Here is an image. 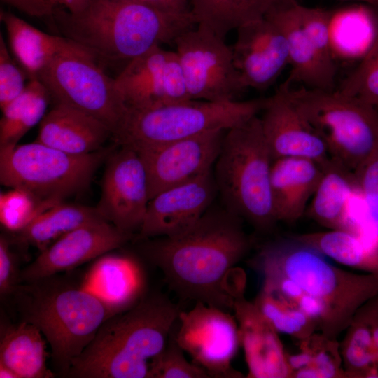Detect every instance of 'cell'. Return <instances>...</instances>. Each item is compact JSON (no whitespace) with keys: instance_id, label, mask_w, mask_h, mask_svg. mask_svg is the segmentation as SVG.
<instances>
[{"instance_id":"1","label":"cell","mask_w":378,"mask_h":378,"mask_svg":"<svg viewBox=\"0 0 378 378\" xmlns=\"http://www.w3.org/2000/svg\"><path fill=\"white\" fill-rule=\"evenodd\" d=\"M242 221L225 206H210L186 230L144 239L140 250L181 298L229 312L233 309L230 275L251 247Z\"/></svg>"},{"instance_id":"2","label":"cell","mask_w":378,"mask_h":378,"mask_svg":"<svg viewBox=\"0 0 378 378\" xmlns=\"http://www.w3.org/2000/svg\"><path fill=\"white\" fill-rule=\"evenodd\" d=\"M53 24L98 61L125 66L156 46L174 43L196 22L191 12L172 14L143 1L90 0L75 14L56 8Z\"/></svg>"},{"instance_id":"3","label":"cell","mask_w":378,"mask_h":378,"mask_svg":"<svg viewBox=\"0 0 378 378\" xmlns=\"http://www.w3.org/2000/svg\"><path fill=\"white\" fill-rule=\"evenodd\" d=\"M180 312L164 295L145 294L103 323L65 377L149 378L150 364L167 345Z\"/></svg>"},{"instance_id":"4","label":"cell","mask_w":378,"mask_h":378,"mask_svg":"<svg viewBox=\"0 0 378 378\" xmlns=\"http://www.w3.org/2000/svg\"><path fill=\"white\" fill-rule=\"evenodd\" d=\"M55 276L22 282L11 298L20 321L41 332L55 370L66 377L103 323L118 312L94 293Z\"/></svg>"},{"instance_id":"5","label":"cell","mask_w":378,"mask_h":378,"mask_svg":"<svg viewBox=\"0 0 378 378\" xmlns=\"http://www.w3.org/2000/svg\"><path fill=\"white\" fill-rule=\"evenodd\" d=\"M326 258L290 236L264 245L252 265L261 274H279L293 279L304 293L325 302L339 336L358 311L378 297V275L347 271Z\"/></svg>"},{"instance_id":"6","label":"cell","mask_w":378,"mask_h":378,"mask_svg":"<svg viewBox=\"0 0 378 378\" xmlns=\"http://www.w3.org/2000/svg\"><path fill=\"white\" fill-rule=\"evenodd\" d=\"M272 161L257 115L225 132L213 169L224 206L260 231L278 222L271 193Z\"/></svg>"},{"instance_id":"7","label":"cell","mask_w":378,"mask_h":378,"mask_svg":"<svg viewBox=\"0 0 378 378\" xmlns=\"http://www.w3.org/2000/svg\"><path fill=\"white\" fill-rule=\"evenodd\" d=\"M267 98L245 101L190 100L126 109L112 138L120 146L140 149L227 130L262 111Z\"/></svg>"},{"instance_id":"8","label":"cell","mask_w":378,"mask_h":378,"mask_svg":"<svg viewBox=\"0 0 378 378\" xmlns=\"http://www.w3.org/2000/svg\"><path fill=\"white\" fill-rule=\"evenodd\" d=\"M293 106L326 144L332 158L353 174L378 150L375 106L338 90L281 85Z\"/></svg>"},{"instance_id":"9","label":"cell","mask_w":378,"mask_h":378,"mask_svg":"<svg viewBox=\"0 0 378 378\" xmlns=\"http://www.w3.org/2000/svg\"><path fill=\"white\" fill-rule=\"evenodd\" d=\"M110 151L102 148L74 155L37 141L0 146V182L22 190L39 202H64L88 188Z\"/></svg>"},{"instance_id":"10","label":"cell","mask_w":378,"mask_h":378,"mask_svg":"<svg viewBox=\"0 0 378 378\" xmlns=\"http://www.w3.org/2000/svg\"><path fill=\"white\" fill-rule=\"evenodd\" d=\"M330 10L308 7L298 0H276L264 17L284 33L290 71L282 84L335 90L337 66L331 41Z\"/></svg>"},{"instance_id":"11","label":"cell","mask_w":378,"mask_h":378,"mask_svg":"<svg viewBox=\"0 0 378 378\" xmlns=\"http://www.w3.org/2000/svg\"><path fill=\"white\" fill-rule=\"evenodd\" d=\"M55 103L80 110L102 121L112 132L126 112L115 85L90 51L68 38L37 78Z\"/></svg>"},{"instance_id":"12","label":"cell","mask_w":378,"mask_h":378,"mask_svg":"<svg viewBox=\"0 0 378 378\" xmlns=\"http://www.w3.org/2000/svg\"><path fill=\"white\" fill-rule=\"evenodd\" d=\"M192 100L228 102L246 90L225 38L197 25L174 40Z\"/></svg>"},{"instance_id":"13","label":"cell","mask_w":378,"mask_h":378,"mask_svg":"<svg viewBox=\"0 0 378 378\" xmlns=\"http://www.w3.org/2000/svg\"><path fill=\"white\" fill-rule=\"evenodd\" d=\"M180 326L174 336L179 346L211 377L239 378L232 367L241 346L234 316L221 309L197 302L188 312H180Z\"/></svg>"},{"instance_id":"14","label":"cell","mask_w":378,"mask_h":378,"mask_svg":"<svg viewBox=\"0 0 378 378\" xmlns=\"http://www.w3.org/2000/svg\"><path fill=\"white\" fill-rule=\"evenodd\" d=\"M101 186L95 206L101 216L123 232H139L150 201L147 172L139 154L127 146L110 153Z\"/></svg>"},{"instance_id":"15","label":"cell","mask_w":378,"mask_h":378,"mask_svg":"<svg viewBox=\"0 0 378 378\" xmlns=\"http://www.w3.org/2000/svg\"><path fill=\"white\" fill-rule=\"evenodd\" d=\"M227 130H216L163 145L134 149L146 169L150 200L160 192L213 169Z\"/></svg>"},{"instance_id":"16","label":"cell","mask_w":378,"mask_h":378,"mask_svg":"<svg viewBox=\"0 0 378 378\" xmlns=\"http://www.w3.org/2000/svg\"><path fill=\"white\" fill-rule=\"evenodd\" d=\"M133 236L106 220L82 225L41 251L31 263L22 270L21 283L71 270L120 248Z\"/></svg>"},{"instance_id":"17","label":"cell","mask_w":378,"mask_h":378,"mask_svg":"<svg viewBox=\"0 0 378 378\" xmlns=\"http://www.w3.org/2000/svg\"><path fill=\"white\" fill-rule=\"evenodd\" d=\"M232 48L234 65L244 87L268 89L289 65V52L281 29L265 17L237 29Z\"/></svg>"},{"instance_id":"18","label":"cell","mask_w":378,"mask_h":378,"mask_svg":"<svg viewBox=\"0 0 378 378\" xmlns=\"http://www.w3.org/2000/svg\"><path fill=\"white\" fill-rule=\"evenodd\" d=\"M217 193L213 169L160 192L149 201L138 238L169 237L183 232L209 209Z\"/></svg>"},{"instance_id":"19","label":"cell","mask_w":378,"mask_h":378,"mask_svg":"<svg viewBox=\"0 0 378 378\" xmlns=\"http://www.w3.org/2000/svg\"><path fill=\"white\" fill-rule=\"evenodd\" d=\"M260 118L272 160L288 157L314 160L324 167L332 159L328 147L280 85L267 97Z\"/></svg>"},{"instance_id":"20","label":"cell","mask_w":378,"mask_h":378,"mask_svg":"<svg viewBox=\"0 0 378 378\" xmlns=\"http://www.w3.org/2000/svg\"><path fill=\"white\" fill-rule=\"evenodd\" d=\"M244 281L233 282L230 293L248 378H287L291 371L278 332L244 295Z\"/></svg>"},{"instance_id":"21","label":"cell","mask_w":378,"mask_h":378,"mask_svg":"<svg viewBox=\"0 0 378 378\" xmlns=\"http://www.w3.org/2000/svg\"><path fill=\"white\" fill-rule=\"evenodd\" d=\"M112 136L111 130L96 118L55 103L40 122L36 141L67 153L85 155L102 149Z\"/></svg>"},{"instance_id":"22","label":"cell","mask_w":378,"mask_h":378,"mask_svg":"<svg viewBox=\"0 0 378 378\" xmlns=\"http://www.w3.org/2000/svg\"><path fill=\"white\" fill-rule=\"evenodd\" d=\"M323 172L318 163L307 158L288 157L272 161L271 193L278 222L293 223L305 214Z\"/></svg>"},{"instance_id":"23","label":"cell","mask_w":378,"mask_h":378,"mask_svg":"<svg viewBox=\"0 0 378 378\" xmlns=\"http://www.w3.org/2000/svg\"><path fill=\"white\" fill-rule=\"evenodd\" d=\"M168 52L156 46L132 59L114 78L126 109L164 104V66Z\"/></svg>"},{"instance_id":"24","label":"cell","mask_w":378,"mask_h":378,"mask_svg":"<svg viewBox=\"0 0 378 378\" xmlns=\"http://www.w3.org/2000/svg\"><path fill=\"white\" fill-rule=\"evenodd\" d=\"M47 341L34 325L20 321H1L0 326V364L12 370L18 378H52L47 365L50 356Z\"/></svg>"},{"instance_id":"25","label":"cell","mask_w":378,"mask_h":378,"mask_svg":"<svg viewBox=\"0 0 378 378\" xmlns=\"http://www.w3.org/2000/svg\"><path fill=\"white\" fill-rule=\"evenodd\" d=\"M323 168L322 177L305 213L328 230L349 231V202L354 189L357 188L354 175L333 158Z\"/></svg>"},{"instance_id":"26","label":"cell","mask_w":378,"mask_h":378,"mask_svg":"<svg viewBox=\"0 0 378 378\" xmlns=\"http://www.w3.org/2000/svg\"><path fill=\"white\" fill-rule=\"evenodd\" d=\"M0 20L6 30L10 52L29 80L40 72L68 42V38L47 34L10 11L1 10Z\"/></svg>"},{"instance_id":"27","label":"cell","mask_w":378,"mask_h":378,"mask_svg":"<svg viewBox=\"0 0 378 378\" xmlns=\"http://www.w3.org/2000/svg\"><path fill=\"white\" fill-rule=\"evenodd\" d=\"M105 220L96 207L61 202L50 206L20 231L15 241L43 251L66 233L85 224Z\"/></svg>"},{"instance_id":"28","label":"cell","mask_w":378,"mask_h":378,"mask_svg":"<svg viewBox=\"0 0 378 378\" xmlns=\"http://www.w3.org/2000/svg\"><path fill=\"white\" fill-rule=\"evenodd\" d=\"M276 0H189L196 24L225 38L233 29L265 15Z\"/></svg>"},{"instance_id":"29","label":"cell","mask_w":378,"mask_h":378,"mask_svg":"<svg viewBox=\"0 0 378 378\" xmlns=\"http://www.w3.org/2000/svg\"><path fill=\"white\" fill-rule=\"evenodd\" d=\"M50 99L38 78L29 80L24 90L1 109L0 146L17 145L30 129L41 122Z\"/></svg>"},{"instance_id":"30","label":"cell","mask_w":378,"mask_h":378,"mask_svg":"<svg viewBox=\"0 0 378 378\" xmlns=\"http://www.w3.org/2000/svg\"><path fill=\"white\" fill-rule=\"evenodd\" d=\"M340 349L346 377H378L367 303L354 317Z\"/></svg>"},{"instance_id":"31","label":"cell","mask_w":378,"mask_h":378,"mask_svg":"<svg viewBox=\"0 0 378 378\" xmlns=\"http://www.w3.org/2000/svg\"><path fill=\"white\" fill-rule=\"evenodd\" d=\"M253 303L278 333L288 335L301 342L318 329L316 322L296 306L273 294L261 290Z\"/></svg>"},{"instance_id":"32","label":"cell","mask_w":378,"mask_h":378,"mask_svg":"<svg viewBox=\"0 0 378 378\" xmlns=\"http://www.w3.org/2000/svg\"><path fill=\"white\" fill-rule=\"evenodd\" d=\"M354 175L366 206L365 221L355 233L378 246V150Z\"/></svg>"},{"instance_id":"33","label":"cell","mask_w":378,"mask_h":378,"mask_svg":"<svg viewBox=\"0 0 378 378\" xmlns=\"http://www.w3.org/2000/svg\"><path fill=\"white\" fill-rule=\"evenodd\" d=\"M337 90L344 94L378 106V31L358 65Z\"/></svg>"},{"instance_id":"34","label":"cell","mask_w":378,"mask_h":378,"mask_svg":"<svg viewBox=\"0 0 378 378\" xmlns=\"http://www.w3.org/2000/svg\"><path fill=\"white\" fill-rule=\"evenodd\" d=\"M61 202H39L28 192L11 188L0 195V220L8 231L15 233L22 230L38 215Z\"/></svg>"},{"instance_id":"35","label":"cell","mask_w":378,"mask_h":378,"mask_svg":"<svg viewBox=\"0 0 378 378\" xmlns=\"http://www.w3.org/2000/svg\"><path fill=\"white\" fill-rule=\"evenodd\" d=\"M171 336L162 351L151 361L149 378H210L203 368L187 360L174 336Z\"/></svg>"},{"instance_id":"36","label":"cell","mask_w":378,"mask_h":378,"mask_svg":"<svg viewBox=\"0 0 378 378\" xmlns=\"http://www.w3.org/2000/svg\"><path fill=\"white\" fill-rule=\"evenodd\" d=\"M306 342L312 354V365L320 378L346 377L343 369L340 344L337 340L330 339L321 332H315L302 340Z\"/></svg>"},{"instance_id":"37","label":"cell","mask_w":378,"mask_h":378,"mask_svg":"<svg viewBox=\"0 0 378 378\" xmlns=\"http://www.w3.org/2000/svg\"><path fill=\"white\" fill-rule=\"evenodd\" d=\"M28 78L12 57L2 34H0V107L4 108L25 89Z\"/></svg>"},{"instance_id":"38","label":"cell","mask_w":378,"mask_h":378,"mask_svg":"<svg viewBox=\"0 0 378 378\" xmlns=\"http://www.w3.org/2000/svg\"><path fill=\"white\" fill-rule=\"evenodd\" d=\"M20 259L12 248L11 240L0 236V295L10 298L21 283Z\"/></svg>"},{"instance_id":"39","label":"cell","mask_w":378,"mask_h":378,"mask_svg":"<svg viewBox=\"0 0 378 378\" xmlns=\"http://www.w3.org/2000/svg\"><path fill=\"white\" fill-rule=\"evenodd\" d=\"M164 104L192 100L183 68L175 51L168 52L164 66Z\"/></svg>"},{"instance_id":"40","label":"cell","mask_w":378,"mask_h":378,"mask_svg":"<svg viewBox=\"0 0 378 378\" xmlns=\"http://www.w3.org/2000/svg\"><path fill=\"white\" fill-rule=\"evenodd\" d=\"M27 15L49 19L53 22V15L56 6L50 0H1Z\"/></svg>"},{"instance_id":"41","label":"cell","mask_w":378,"mask_h":378,"mask_svg":"<svg viewBox=\"0 0 378 378\" xmlns=\"http://www.w3.org/2000/svg\"><path fill=\"white\" fill-rule=\"evenodd\" d=\"M166 13L183 15L190 12L189 0H144Z\"/></svg>"},{"instance_id":"42","label":"cell","mask_w":378,"mask_h":378,"mask_svg":"<svg viewBox=\"0 0 378 378\" xmlns=\"http://www.w3.org/2000/svg\"><path fill=\"white\" fill-rule=\"evenodd\" d=\"M287 361L292 373L300 368L313 365L312 354L304 341H301V351L298 354H287Z\"/></svg>"},{"instance_id":"43","label":"cell","mask_w":378,"mask_h":378,"mask_svg":"<svg viewBox=\"0 0 378 378\" xmlns=\"http://www.w3.org/2000/svg\"><path fill=\"white\" fill-rule=\"evenodd\" d=\"M369 322L371 328L376 363L378 367V297L367 304Z\"/></svg>"},{"instance_id":"44","label":"cell","mask_w":378,"mask_h":378,"mask_svg":"<svg viewBox=\"0 0 378 378\" xmlns=\"http://www.w3.org/2000/svg\"><path fill=\"white\" fill-rule=\"evenodd\" d=\"M50 1L56 7L61 6L69 13L75 14L83 10L90 0H50Z\"/></svg>"},{"instance_id":"45","label":"cell","mask_w":378,"mask_h":378,"mask_svg":"<svg viewBox=\"0 0 378 378\" xmlns=\"http://www.w3.org/2000/svg\"><path fill=\"white\" fill-rule=\"evenodd\" d=\"M291 377L296 378H320L318 372L313 365L307 366L294 371Z\"/></svg>"},{"instance_id":"46","label":"cell","mask_w":378,"mask_h":378,"mask_svg":"<svg viewBox=\"0 0 378 378\" xmlns=\"http://www.w3.org/2000/svg\"><path fill=\"white\" fill-rule=\"evenodd\" d=\"M1 378H18V375L10 368L3 364H0Z\"/></svg>"},{"instance_id":"47","label":"cell","mask_w":378,"mask_h":378,"mask_svg":"<svg viewBox=\"0 0 378 378\" xmlns=\"http://www.w3.org/2000/svg\"><path fill=\"white\" fill-rule=\"evenodd\" d=\"M343 1H349L356 2V3L365 4H368L371 6L378 5V0H343Z\"/></svg>"},{"instance_id":"48","label":"cell","mask_w":378,"mask_h":378,"mask_svg":"<svg viewBox=\"0 0 378 378\" xmlns=\"http://www.w3.org/2000/svg\"><path fill=\"white\" fill-rule=\"evenodd\" d=\"M372 6L374 15L375 16L377 22L378 24V5H377V6Z\"/></svg>"},{"instance_id":"49","label":"cell","mask_w":378,"mask_h":378,"mask_svg":"<svg viewBox=\"0 0 378 378\" xmlns=\"http://www.w3.org/2000/svg\"><path fill=\"white\" fill-rule=\"evenodd\" d=\"M121 1H144V0H121Z\"/></svg>"}]
</instances>
